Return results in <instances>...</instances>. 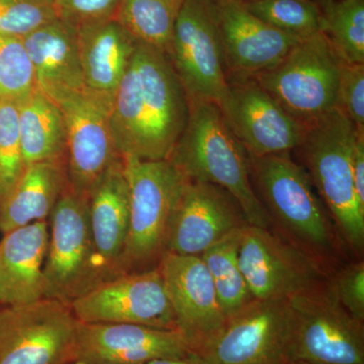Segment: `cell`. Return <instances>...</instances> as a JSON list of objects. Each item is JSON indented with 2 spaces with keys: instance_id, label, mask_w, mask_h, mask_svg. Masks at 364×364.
<instances>
[{
  "instance_id": "cell-1",
  "label": "cell",
  "mask_w": 364,
  "mask_h": 364,
  "mask_svg": "<svg viewBox=\"0 0 364 364\" xmlns=\"http://www.w3.org/2000/svg\"><path fill=\"white\" fill-rule=\"evenodd\" d=\"M188 117V97L168 57L139 42L109 109L117 152L151 161L169 159Z\"/></svg>"
},
{
  "instance_id": "cell-2",
  "label": "cell",
  "mask_w": 364,
  "mask_h": 364,
  "mask_svg": "<svg viewBox=\"0 0 364 364\" xmlns=\"http://www.w3.org/2000/svg\"><path fill=\"white\" fill-rule=\"evenodd\" d=\"M169 160L189 181L214 184L233 196L250 226H272V218L251 181L247 151L230 129L219 105H189L188 124Z\"/></svg>"
},
{
  "instance_id": "cell-3",
  "label": "cell",
  "mask_w": 364,
  "mask_h": 364,
  "mask_svg": "<svg viewBox=\"0 0 364 364\" xmlns=\"http://www.w3.org/2000/svg\"><path fill=\"white\" fill-rule=\"evenodd\" d=\"M358 133L350 119L334 109L306 127L298 150L340 234L360 253L364 247V210L356 198L351 163Z\"/></svg>"
},
{
  "instance_id": "cell-4",
  "label": "cell",
  "mask_w": 364,
  "mask_h": 364,
  "mask_svg": "<svg viewBox=\"0 0 364 364\" xmlns=\"http://www.w3.org/2000/svg\"><path fill=\"white\" fill-rule=\"evenodd\" d=\"M129 186L130 224L119 275L158 265L174 208L188 178L169 159L122 157Z\"/></svg>"
},
{
  "instance_id": "cell-5",
  "label": "cell",
  "mask_w": 364,
  "mask_h": 364,
  "mask_svg": "<svg viewBox=\"0 0 364 364\" xmlns=\"http://www.w3.org/2000/svg\"><path fill=\"white\" fill-rule=\"evenodd\" d=\"M344 62L322 32L303 38L277 66L252 77L305 126L336 109Z\"/></svg>"
},
{
  "instance_id": "cell-6",
  "label": "cell",
  "mask_w": 364,
  "mask_h": 364,
  "mask_svg": "<svg viewBox=\"0 0 364 364\" xmlns=\"http://www.w3.org/2000/svg\"><path fill=\"white\" fill-rule=\"evenodd\" d=\"M248 161L256 195L272 220L277 219L306 247L329 250L333 246L331 224L305 167L294 162L289 153L248 154Z\"/></svg>"
},
{
  "instance_id": "cell-7",
  "label": "cell",
  "mask_w": 364,
  "mask_h": 364,
  "mask_svg": "<svg viewBox=\"0 0 364 364\" xmlns=\"http://www.w3.org/2000/svg\"><path fill=\"white\" fill-rule=\"evenodd\" d=\"M289 364H364L363 323L321 284L289 299Z\"/></svg>"
},
{
  "instance_id": "cell-8",
  "label": "cell",
  "mask_w": 364,
  "mask_h": 364,
  "mask_svg": "<svg viewBox=\"0 0 364 364\" xmlns=\"http://www.w3.org/2000/svg\"><path fill=\"white\" fill-rule=\"evenodd\" d=\"M166 55L189 105L221 104L228 73L214 0L184 1Z\"/></svg>"
},
{
  "instance_id": "cell-9",
  "label": "cell",
  "mask_w": 364,
  "mask_h": 364,
  "mask_svg": "<svg viewBox=\"0 0 364 364\" xmlns=\"http://www.w3.org/2000/svg\"><path fill=\"white\" fill-rule=\"evenodd\" d=\"M48 223L45 298L70 306L78 296L98 284L88 220V198L74 193L68 184Z\"/></svg>"
},
{
  "instance_id": "cell-10",
  "label": "cell",
  "mask_w": 364,
  "mask_h": 364,
  "mask_svg": "<svg viewBox=\"0 0 364 364\" xmlns=\"http://www.w3.org/2000/svg\"><path fill=\"white\" fill-rule=\"evenodd\" d=\"M77 326L57 299L0 306V364H65L75 358Z\"/></svg>"
},
{
  "instance_id": "cell-11",
  "label": "cell",
  "mask_w": 364,
  "mask_h": 364,
  "mask_svg": "<svg viewBox=\"0 0 364 364\" xmlns=\"http://www.w3.org/2000/svg\"><path fill=\"white\" fill-rule=\"evenodd\" d=\"M289 299H252L200 354L203 364H289Z\"/></svg>"
},
{
  "instance_id": "cell-12",
  "label": "cell",
  "mask_w": 364,
  "mask_h": 364,
  "mask_svg": "<svg viewBox=\"0 0 364 364\" xmlns=\"http://www.w3.org/2000/svg\"><path fill=\"white\" fill-rule=\"evenodd\" d=\"M70 308L81 323L176 330L173 310L158 267L105 280L72 301Z\"/></svg>"
},
{
  "instance_id": "cell-13",
  "label": "cell",
  "mask_w": 364,
  "mask_h": 364,
  "mask_svg": "<svg viewBox=\"0 0 364 364\" xmlns=\"http://www.w3.org/2000/svg\"><path fill=\"white\" fill-rule=\"evenodd\" d=\"M161 273L176 331L191 353L200 355L222 331L227 317L200 256L165 251L157 265Z\"/></svg>"
},
{
  "instance_id": "cell-14",
  "label": "cell",
  "mask_w": 364,
  "mask_h": 364,
  "mask_svg": "<svg viewBox=\"0 0 364 364\" xmlns=\"http://www.w3.org/2000/svg\"><path fill=\"white\" fill-rule=\"evenodd\" d=\"M238 261L255 299H289L321 284L315 261L264 228L241 230Z\"/></svg>"
},
{
  "instance_id": "cell-15",
  "label": "cell",
  "mask_w": 364,
  "mask_h": 364,
  "mask_svg": "<svg viewBox=\"0 0 364 364\" xmlns=\"http://www.w3.org/2000/svg\"><path fill=\"white\" fill-rule=\"evenodd\" d=\"M223 116L249 155L298 149L306 127L299 124L254 78H228Z\"/></svg>"
},
{
  "instance_id": "cell-16",
  "label": "cell",
  "mask_w": 364,
  "mask_h": 364,
  "mask_svg": "<svg viewBox=\"0 0 364 364\" xmlns=\"http://www.w3.org/2000/svg\"><path fill=\"white\" fill-rule=\"evenodd\" d=\"M51 100L65 123L69 188L88 198L105 171L121 158L109 128V109L86 92L65 93Z\"/></svg>"
},
{
  "instance_id": "cell-17",
  "label": "cell",
  "mask_w": 364,
  "mask_h": 364,
  "mask_svg": "<svg viewBox=\"0 0 364 364\" xmlns=\"http://www.w3.org/2000/svg\"><path fill=\"white\" fill-rule=\"evenodd\" d=\"M246 225L233 196L214 184L188 179L170 220L165 251L200 256Z\"/></svg>"
},
{
  "instance_id": "cell-18",
  "label": "cell",
  "mask_w": 364,
  "mask_h": 364,
  "mask_svg": "<svg viewBox=\"0 0 364 364\" xmlns=\"http://www.w3.org/2000/svg\"><path fill=\"white\" fill-rule=\"evenodd\" d=\"M228 78H252L270 70L303 38L267 25L240 0H214Z\"/></svg>"
},
{
  "instance_id": "cell-19",
  "label": "cell",
  "mask_w": 364,
  "mask_h": 364,
  "mask_svg": "<svg viewBox=\"0 0 364 364\" xmlns=\"http://www.w3.org/2000/svg\"><path fill=\"white\" fill-rule=\"evenodd\" d=\"M191 352L176 330L78 321L75 358L97 364H147Z\"/></svg>"
},
{
  "instance_id": "cell-20",
  "label": "cell",
  "mask_w": 364,
  "mask_h": 364,
  "mask_svg": "<svg viewBox=\"0 0 364 364\" xmlns=\"http://www.w3.org/2000/svg\"><path fill=\"white\" fill-rule=\"evenodd\" d=\"M88 220L100 284L119 275L128 238L130 198L122 157L112 163L91 191Z\"/></svg>"
},
{
  "instance_id": "cell-21",
  "label": "cell",
  "mask_w": 364,
  "mask_h": 364,
  "mask_svg": "<svg viewBox=\"0 0 364 364\" xmlns=\"http://www.w3.org/2000/svg\"><path fill=\"white\" fill-rule=\"evenodd\" d=\"M0 240V306H21L45 298L48 220L7 232Z\"/></svg>"
},
{
  "instance_id": "cell-22",
  "label": "cell",
  "mask_w": 364,
  "mask_h": 364,
  "mask_svg": "<svg viewBox=\"0 0 364 364\" xmlns=\"http://www.w3.org/2000/svg\"><path fill=\"white\" fill-rule=\"evenodd\" d=\"M86 93L111 109L139 42L116 20L77 30Z\"/></svg>"
},
{
  "instance_id": "cell-23",
  "label": "cell",
  "mask_w": 364,
  "mask_h": 364,
  "mask_svg": "<svg viewBox=\"0 0 364 364\" xmlns=\"http://www.w3.org/2000/svg\"><path fill=\"white\" fill-rule=\"evenodd\" d=\"M38 90L50 100L70 92H86L79 56L77 30L56 20L23 38Z\"/></svg>"
},
{
  "instance_id": "cell-24",
  "label": "cell",
  "mask_w": 364,
  "mask_h": 364,
  "mask_svg": "<svg viewBox=\"0 0 364 364\" xmlns=\"http://www.w3.org/2000/svg\"><path fill=\"white\" fill-rule=\"evenodd\" d=\"M67 186L66 160L28 165L18 186L0 207V232L6 234L49 219Z\"/></svg>"
},
{
  "instance_id": "cell-25",
  "label": "cell",
  "mask_w": 364,
  "mask_h": 364,
  "mask_svg": "<svg viewBox=\"0 0 364 364\" xmlns=\"http://www.w3.org/2000/svg\"><path fill=\"white\" fill-rule=\"evenodd\" d=\"M18 109L26 167L33 163L66 160V128L58 105L37 90Z\"/></svg>"
},
{
  "instance_id": "cell-26",
  "label": "cell",
  "mask_w": 364,
  "mask_h": 364,
  "mask_svg": "<svg viewBox=\"0 0 364 364\" xmlns=\"http://www.w3.org/2000/svg\"><path fill=\"white\" fill-rule=\"evenodd\" d=\"M186 0H121L116 18L138 42L166 54Z\"/></svg>"
},
{
  "instance_id": "cell-27",
  "label": "cell",
  "mask_w": 364,
  "mask_h": 364,
  "mask_svg": "<svg viewBox=\"0 0 364 364\" xmlns=\"http://www.w3.org/2000/svg\"><path fill=\"white\" fill-rule=\"evenodd\" d=\"M241 230L225 237L200 255L227 318L238 312L254 299L239 267L238 248Z\"/></svg>"
},
{
  "instance_id": "cell-28",
  "label": "cell",
  "mask_w": 364,
  "mask_h": 364,
  "mask_svg": "<svg viewBox=\"0 0 364 364\" xmlns=\"http://www.w3.org/2000/svg\"><path fill=\"white\" fill-rule=\"evenodd\" d=\"M321 32L345 64H364V0H318Z\"/></svg>"
},
{
  "instance_id": "cell-29",
  "label": "cell",
  "mask_w": 364,
  "mask_h": 364,
  "mask_svg": "<svg viewBox=\"0 0 364 364\" xmlns=\"http://www.w3.org/2000/svg\"><path fill=\"white\" fill-rule=\"evenodd\" d=\"M244 6L261 21L282 32L299 38L321 32L322 14L318 1L259 0Z\"/></svg>"
},
{
  "instance_id": "cell-30",
  "label": "cell",
  "mask_w": 364,
  "mask_h": 364,
  "mask_svg": "<svg viewBox=\"0 0 364 364\" xmlns=\"http://www.w3.org/2000/svg\"><path fill=\"white\" fill-rule=\"evenodd\" d=\"M38 90L23 39L0 36V104L21 105Z\"/></svg>"
},
{
  "instance_id": "cell-31",
  "label": "cell",
  "mask_w": 364,
  "mask_h": 364,
  "mask_svg": "<svg viewBox=\"0 0 364 364\" xmlns=\"http://www.w3.org/2000/svg\"><path fill=\"white\" fill-rule=\"evenodd\" d=\"M25 169L18 105L0 104V207L18 186Z\"/></svg>"
},
{
  "instance_id": "cell-32",
  "label": "cell",
  "mask_w": 364,
  "mask_h": 364,
  "mask_svg": "<svg viewBox=\"0 0 364 364\" xmlns=\"http://www.w3.org/2000/svg\"><path fill=\"white\" fill-rule=\"evenodd\" d=\"M56 20L54 0H0V36L23 39Z\"/></svg>"
},
{
  "instance_id": "cell-33",
  "label": "cell",
  "mask_w": 364,
  "mask_h": 364,
  "mask_svg": "<svg viewBox=\"0 0 364 364\" xmlns=\"http://www.w3.org/2000/svg\"><path fill=\"white\" fill-rule=\"evenodd\" d=\"M121 0H54L57 18L75 28L116 18Z\"/></svg>"
},
{
  "instance_id": "cell-34",
  "label": "cell",
  "mask_w": 364,
  "mask_h": 364,
  "mask_svg": "<svg viewBox=\"0 0 364 364\" xmlns=\"http://www.w3.org/2000/svg\"><path fill=\"white\" fill-rule=\"evenodd\" d=\"M336 109L364 134V64H345L337 95Z\"/></svg>"
},
{
  "instance_id": "cell-35",
  "label": "cell",
  "mask_w": 364,
  "mask_h": 364,
  "mask_svg": "<svg viewBox=\"0 0 364 364\" xmlns=\"http://www.w3.org/2000/svg\"><path fill=\"white\" fill-rule=\"evenodd\" d=\"M330 289L340 306L358 322L364 321V263L349 265L335 277Z\"/></svg>"
},
{
  "instance_id": "cell-36",
  "label": "cell",
  "mask_w": 364,
  "mask_h": 364,
  "mask_svg": "<svg viewBox=\"0 0 364 364\" xmlns=\"http://www.w3.org/2000/svg\"><path fill=\"white\" fill-rule=\"evenodd\" d=\"M351 163L356 198L364 210V134L359 132L354 142Z\"/></svg>"
},
{
  "instance_id": "cell-37",
  "label": "cell",
  "mask_w": 364,
  "mask_h": 364,
  "mask_svg": "<svg viewBox=\"0 0 364 364\" xmlns=\"http://www.w3.org/2000/svg\"><path fill=\"white\" fill-rule=\"evenodd\" d=\"M147 364H203V363L200 356L191 353L184 358L155 359Z\"/></svg>"
},
{
  "instance_id": "cell-38",
  "label": "cell",
  "mask_w": 364,
  "mask_h": 364,
  "mask_svg": "<svg viewBox=\"0 0 364 364\" xmlns=\"http://www.w3.org/2000/svg\"><path fill=\"white\" fill-rule=\"evenodd\" d=\"M65 364H97V363H88V361L81 360V359L74 358V359H72V360L68 361V363H67Z\"/></svg>"
},
{
  "instance_id": "cell-39",
  "label": "cell",
  "mask_w": 364,
  "mask_h": 364,
  "mask_svg": "<svg viewBox=\"0 0 364 364\" xmlns=\"http://www.w3.org/2000/svg\"><path fill=\"white\" fill-rule=\"evenodd\" d=\"M241 2H244V4H251V2L259 1V0H240Z\"/></svg>"
}]
</instances>
